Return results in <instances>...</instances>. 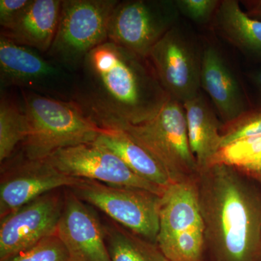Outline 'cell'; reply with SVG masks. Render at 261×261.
<instances>
[{"label":"cell","mask_w":261,"mask_h":261,"mask_svg":"<svg viewBox=\"0 0 261 261\" xmlns=\"http://www.w3.org/2000/svg\"><path fill=\"white\" fill-rule=\"evenodd\" d=\"M76 73L72 100L101 128L145 123L169 98L148 58L111 41L90 51Z\"/></svg>","instance_id":"1"},{"label":"cell","mask_w":261,"mask_h":261,"mask_svg":"<svg viewBox=\"0 0 261 261\" xmlns=\"http://www.w3.org/2000/svg\"><path fill=\"white\" fill-rule=\"evenodd\" d=\"M240 170L215 163L196 177L205 247L215 261H256L261 252V207Z\"/></svg>","instance_id":"2"},{"label":"cell","mask_w":261,"mask_h":261,"mask_svg":"<svg viewBox=\"0 0 261 261\" xmlns=\"http://www.w3.org/2000/svg\"><path fill=\"white\" fill-rule=\"evenodd\" d=\"M27 125L22 144L29 159H47L59 149L92 143L104 128L91 119L78 103L21 90Z\"/></svg>","instance_id":"3"},{"label":"cell","mask_w":261,"mask_h":261,"mask_svg":"<svg viewBox=\"0 0 261 261\" xmlns=\"http://www.w3.org/2000/svg\"><path fill=\"white\" fill-rule=\"evenodd\" d=\"M156 244L169 261H202L205 227L196 178L171 184L161 196Z\"/></svg>","instance_id":"4"},{"label":"cell","mask_w":261,"mask_h":261,"mask_svg":"<svg viewBox=\"0 0 261 261\" xmlns=\"http://www.w3.org/2000/svg\"><path fill=\"white\" fill-rule=\"evenodd\" d=\"M112 129L124 130L147 149L173 183L195 178L198 175V166L189 142L186 113L178 101L169 97L149 121Z\"/></svg>","instance_id":"5"},{"label":"cell","mask_w":261,"mask_h":261,"mask_svg":"<svg viewBox=\"0 0 261 261\" xmlns=\"http://www.w3.org/2000/svg\"><path fill=\"white\" fill-rule=\"evenodd\" d=\"M118 3V0H63L48 57L76 73L87 55L108 40V24Z\"/></svg>","instance_id":"6"},{"label":"cell","mask_w":261,"mask_h":261,"mask_svg":"<svg viewBox=\"0 0 261 261\" xmlns=\"http://www.w3.org/2000/svg\"><path fill=\"white\" fill-rule=\"evenodd\" d=\"M32 48L0 37V82L56 99L72 100L75 75Z\"/></svg>","instance_id":"7"},{"label":"cell","mask_w":261,"mask_h":261,"mask_svg":"<svg viewBox=\"0 0 261 261\" xmlns=\"http://www.w3.org/2000/svg\"><path fill=\"white\" fill-rule=\"evenodd\" d=\"M179 18L174 0L119 1L110 18L108 41L147 58Z\"/></svg>","instance_id":"8"},{"label":"cell","mask_w":261,"mask_h":261,"mask_svg":"<svg viewBox=\"0 0 261 261\" xmlns=\"http://www.w3.org/2000/svg\"><path fill=\"white\" fill-rule=\"evenodd\" d=\"M70 189L116 224L156 243L161 196L141 189L110 186L87 179Z\"/></svg>","instance_id":"9"},{"label":"cell","mask_w":261,"mask_h":261,"mask_svg":"<svg viewBox=\"0 0 261 261\" xmlns=\"http://www.w3.org/2000/svg\"><path fill=\"white\" fill-rule=\"evenodd\" d=\"M202 50L179 23L152 48L147 58L169 97L184 104L200 93Z\"/></svg>","instance_id":"10"},{"label":"cell","mask_w":261,"mask_h":261,"mask_svg":"<svg viewBox=\"0 0 261 261\" xmlns=\"http://www.w3.org/2000/svg\"><path fill=\"white\" fill-rule=\"evenodd\" d=\"M47 160L61 172L72 177L110 186L141 189L160 196L166 190L136 174L112 151L95 142L59 149Z\"/></svg>","instance_id":"11"},{"label":"cell","mask_w":261,"mask_h":261,"mask_svg":"<svg viewBox=\"0 0 261 261\" xmlns=\"http://www.w3.org/2000/svg\"><path fill=\"white\" fill-rule=\"evenodd\" d=\"M64 197L53 191L1 219L0 261H8L56 233Z\"/></svg>","instance_id":"12"},{"label":"cell","mask_w":261,"mask_h":261,"mask_svg":"<svg viewBox=\"0 0 261 261\" xmlns=\"http://www.w3.org/2000/svg\"><path fill=\"white\" fill-rule=\"evenodd\" d=\"M83 180L61 172L47 159L32 160L23 155L2 172L0 218L41 196L62 187L71 188Z\"/></svg>","instance_id":"13"},{"label":"cell","mask_w":261,"mask_h":261,"mask_svg":"<svg viewBox=\"0 0 261 261\" xmlns=\"http://www.w3.org/2000/svg\"><path fill=\"white\" fill-rule=\"evenodd\" d=\"M56 234L70 261H111L103 225L71 190L65 192Z\"/></svg>","instance_id":"14"},{"label":"cell","mask_w":261,"mask_h":261,"mask_svg":"<svg viewBox=\"0 0 261 261\" xmlns=\"http://www.w3.org/2000/svg\"><path fill=\"white\" fill-rule=\"evenodd\" d=\"M200 86L210 97L223 124L247 111L240 84L222 55L212 45L205 46L202 50Z\"/></svg>","instance_id":"15"},{"label":"cell","mask_w":261,"mask_h":261,"mask_svg":"<svg viewBox=\"0 0 261 261\" xmlns=\"http://www.w3.org/2000/svg\"><path fill=\"white\" fill-rule=\"evenodd\" d=\"M63 0H32L10 28L2 35L13 42L47 53L56 37Z\"/></svg>","instance_id":"16"},{"label":"cell","mask_w":261,"mask_h":261,"mask_svg":"<svg viewBox=\"0 0 261 261\" xmlns=\"http://www.w3.org/2000/svg\"><path fill=\"white\" fill-rule=\"evenodd\" d=\"M187 133L199 171L212 165L221 147V127L217 115L201 94L184 103Z\"/></svg>","instance_id":"17"},{"label":"cell","mask_w":261,"mask_h":261,"mask_svg":"<svg viewBox=\"0 0 261 261\" xmlns=\"http://www.w3.org/2000/svg\"><path fill=\"white\" fill-rule=\"evenodd\" d=\"M95 142L112 151L144 179L163 189L173 184L153 156L124 130L104 128Z\"/></svg>","instance_id":"18"},{"label":"cell","mask_w":261,"mask_h":261,"mask_svg":"<svg viewBox=\"0 0 261 261\" xmlns=\"http://www.w3.org/2000/svg\"><path fill=\"white\" fill-rule=\"evenodd\" d=\"M213 20L225 40L246 54L261 58V21L245 13L238 1L220 2Z\"/></svg>","instance_id":"19"},{"label":"cell","mask_w":261,"mask_h":261,"mask_svg":"<svg viewBox=\"0 0 261 261\" xmlns=\"http://www.w3.org/2000/svg\"><path fill=\"white\" fill-rule=\"evenodd\" d=\"M111 261H169L157 244L119 224L103 225Z\"/></svg>","instance_id":"20"},{"label":"cell","mask_w":261,"mask_h":261,"mask_svg":"<svg viewBox=\"0 0 261 261\" xmlns=\"http://www.w3.org/2000/svg\"><path fill=\"white\" fill-rule=\"evenodd\" d=\"M27 135V120L20 103L2 94L0 101V162L11 157Z\"/></svg>","instance_id":"21"},{"label":"cell","mask_w":261,"mask_h":261,"mask_svg":"<svg viewBox=\"0 0 261 261\" xmlns=\"http://www.w3.org/2000/svg\"><path fill=\"white\" fill-rule=\"evenodd\" d=\"M260 152L261 136L242 139L221 148L212 165L224 163L240 168Z\"/></svg>","instance_id":"22"},{"label":"cell","mask_w":261,"mask_h":261,"mask_svg":"<svg viewBox=\"0 0 261 261\" xmlns=\"http://www.w3.org/2000/svg\"><path fill=\"white\" fill-rule=\"evenodd\" d=\"M221 147L236 141L261 136V108L256 111H246L234 121L221 127Z\"/></svg>","instance_id":"23"},{"label":"cell","mask_w":261,"mask_h":261,"mask_svg":"<svg viewBox=\"0 0 261 261\" xmlns=\"http://www.w3.org/2000/svg\"><path fill=\"white\" fill-rule=\"evenodd\" d=\"M8 261H70V257L56 233Z\"/></svg>","instance_id":"24"},{"label":"cell","mask_w":261,"mask_h":261,"mask_svg":"<svg viewBox=\"0 0 261 261\" xmlns=\"http://www.w3.org/2000/svg\"><path fill=\"white\" fill-rule=\"evenodd\" d=\"M180 15L197 23H207L214 18L220 4L218 0H174Z\"/></svg>","instance_id":"25"},{"label":"cell","mask_w":261,"mask_h":261,"mask_svg":"<svg viewBox=\"0 0 261 261\" xmlns=\"http://www.w3.org/2000/svg\"><path fill=\"white\" fill-rule=\"evenodd\" d=\"M31 3L32 0H1L0 25L3 30L10 28Z\"/></svg>","instance_id":"26"},{"label":"cell","mask_w":261,"mask_h":261,"mask_svg":"<svg viewBox=\"0 0 261 261\" xmlns=\"http://www.w3.org/2000/svg\"><path fill=\"white\" fill-rule=\"evenodd\" d=\"M238 169L254 173V174H260L261 173V152Z\"/></svg>","instance_id":"27"},{"label":"cell","mask_w":261,"mask_h":261,"mask_svg":"<svg viewBox=\"0 0 261 261\" xmlns=\"http://www.w3.org/2000/svg\"><path fill=\"white\" fill-rule=\"evenodd\" d=\"M244 4L247 5L248 15L250 17L255 16L261 18V1L247 2V3Z\"/></svg>","instance_id":"28"},{"label":"cell","mask_w":261,"mask_h":261,"mask_svg":"<svg viewBox=\"0 0 261 261\" xmlns=\"http://www.w3.org/2000/svg\"><path fill=\"white\" fill-rule=\"evenodd\" d=\"M252 80L253 81L254 84L256 86V87L257 89H258L259 92H260L261 95V70L252 74Z\"/></svg>","instance_id":"29"},{"label":"cell","mask_w":261,"mask_h":261,"mask_svg":"<svg viewBox=\"0 0 261 261\" xmlns=\"http://www.w3.org/2000/svg\"><path fill=\"white\" fill-rule=\"evenodd\" d=\"M257 177L258 178L259 181H260V183L261 185V173L260 174H256Z\"/></svg>","instance_id":"30"}]
</instances>
